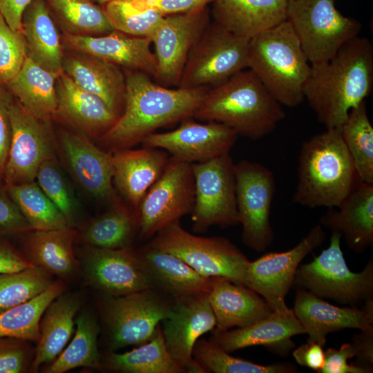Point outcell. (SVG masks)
<instances>
[{"mask_svg": "<svg viewBox=\"0 0 373 373\" xmlns=\"http://www.w3.org/2000/svg\"><path fill=\"white\" fill-rule=\"evenodd\" d=\"M193 359L205 372L215 373H292L296 367L287 363L257 364L233 356L211 340L199 338L193 350Z\"/></svg>", "mask_w": 373, "mask_h": 373, "instance_id": "cell-42", "label": "cell"}, {"mask_svg": "<svg viewBox=\"0 0 373 373\" xmlns=\"http://www.w3.org/2000/svg\"><path fill=\"white\" fill-rule=\"evenodd\" d=\"M91 1L94 3H97L99 4L104 6V4H106V3L109 2L111 0H91Z\"/></svg>", "mask_w": 373, "mask_h": 373, "instance_id": "cell-56", "label": "cell"}, {"mask_svg": "<svg viewBox=\"0 0 373 373\" xmlns=\"http://www.w3.org/2000/svg\"><path fill=\"white\" fill-rule=\"evenodd\" d=\"M293 312L309 338L323 347L328 334L346 328L373 330V299L362 308L337 307L311 292L297 288Z\"/></svg>", "mask_w": 373, "mask_h": 373, "instance_id": "cell-19", "label": "cell"}, {"mask_svg": "<svg viewBox=\"0 0 373 373\" xmlns=\"http://www.w3.org/2000/svg\"><path fill=\"white\" fill-rule=\"evenodd\" d=\"M162 322L165 345L172 358L186 372H205L193 359L192 353L198 340L216 326L209 294L174 300Z\"/></svg>", "mask_w": 373, "mask_h": 373, "instance_id": "cell-18", "label": "cell"}, {"mask_svg": "<svg viewBox=\"0 0 373 373\" xmlns=\"http://www.w3.org/2000/svg\"><path fill=\"white\" fill-rule=\"evenodd\" d=\"M26 57L22 33L12 30L0 13V84L6 86L17 75Z\"/></svg>", "mask_w": 373, "mask_h": 373, "instance_id": "cell-45", "label": "cell"}, {"mask_svg": "<svg viewBox=\"0 0 373 373\" xmlns=\"http://www.w3.org/2000/svg\"><path fill=\"white\" fill-rule=\"evenodd\" d=\"M12 137L4 175L8 185L34 182L40 166L52 160V142L41 120L19 102L10 104Z\"/></svg>", "mask_w": 373, "mask_h": 373, "instance_id": "cell-16", "label": "cell"}, {"mask_svg": "<svg viewBox=\"0 0 373 373\" xmlns=\"http://www.w3.org/2000/svg\"><path fill=\"white\" fill-rule=\"evenodd\" d=\"M39 267L0 274V312L27 302L44 291L52 283Z\"/></svg>", "mask_w": 373, "mask_h": 373, "instance_id": "cell-43", "label": "cell"}, {"mask_svg": "<svg viewBox=\"0 0 373 373\" xmlns=\"http://www.w3.org/2000/svg\"><path fill=\"white\" fill-rule=\"evenodd\" d=\"M66 33L102 35L114 30L103 8L91 0H46Z\"/></svg>", "mask_w": 373, "mask_h": 373, "instance_id": "cell-41", "label": "cell"}, {"mask_svg": "<svg viewBox=\"0 0 373 373\" xmlns=\"http://www.w3.org/2000/svg\"><path fill=\"white\" fill-rule=\"evenodd\" d=\"M58 76L27 56L17 75L6 86L25 109L46 122L57 113Z\"/></svg>", "mask_w": 373, "mask_h": 373, "instance_id": "cell-32", "label": "cell"}, {"mask_svg": "<svg viewBox=\"0 0 373 373\" xmlns=\"http://www.w3.org/2000/svg\"><path fill=\"white\" fill-rule=\"evenodd\" d=\"M35 265L7 245L0 246V274L15 272Z\"/></svg>", "mask_w": 373, "mask_h": 373, "instance_id": "cell-55", "label": "cell"}, {"mask_svg": "<svg viewBox=\"0 0 373 373\" xmlns=\"http://www.w3.org/2000/svg\"><path fill=\"white\" fill-rule=\"evenodd\" d=\"M373 47L356 36L343 45L327 61L311 65L304 99L326 128H340L350 110L371 93Z\"/></svg>", "mask_w": 373, "mask_h": 373, "instance_id": "cell-1", "label": "cell"}, {"mask_svg": "<svg viewBox=\"0 0 373 373\" xmlns=\"http://www.w3.org/2000/svg\"><path fill=\"white\" fill-rule=\"evenodd\" d=\"M211 23L208 6L164 16L151 37L157 61L155 82L178 86L189 54Z\"/></svg>", "mask_w": 373, "mask_h": 373, "instance_id": "cell-15", "label": "cell"}, {"mask_svg": "<svg viewBox=\"0 0 373 373\" xmlns=\"http://www.w3.org/2000/svg\"><path fill=\"white\" fill-rule=\"evenodd\" d=\"M75 231L68 227L35 230L26 244L29 260L48 273L60 276L71 274L77 261L73 249Z\"/></svg>", "mask_w": 373, "mask_h": 373, "instance_id": "cell-34", "label": "cell"}, {"mask_svg": "<svg viewBox=\"0 0 373 373\" xmlns=\"http://www.w3.org/2000/svg\"><path fill=\"white\" fill-rule=\"evenodd\" d=\"M56 92V115L82 129L104 135L119 117L100 97L78 86L64 72L57 79Z\"/></svg>", "mask_w": 373, "mask_h": 373, "instance_id": "cell-30", "label": "cell"}, {"mask_svg": "<svg viewBox=\"0 0 373 373\" xmlns=\"http://www.w3.org/2000/svg\"><path fill=\"white\" fill-rule=\"evenodd\" d=\"M115 30L135 36L150 37L164 16L151 9H140L126 0H111L103 6Z\"/></svg>", "mask_w": 373, "mask_h": 373, "instance_id": "cell-44", "label": "cell"}, {"mask_svg": "<svg viewBox=\"0 0 373 373\" xmlns=\"http://www.w3.org/2000/svg\"><path fill=\"white\" fill-rule=\"evenodd\" d=\"M148 244L176 256L203 276L222 277L245 285L249 260L224 237L198 236L176 221L159 231Z\"/></svg>", "mask_w": 373, "mask_h": 373, "instance_id": "cell-7", "label": "cell"}, {"mask_svg": "<svg viewBox=\"0 0 373 373\" xmlns=\"http://www.w3.org/2000/svg\"><path fill=\"white\" fill-rule=\"evenodd\" d=\"M213 21L251 39L287 20V0H215Z\"/></svg>", "mask_w": 373, "mask_h": 373, "instance_id": "cell-27", "label": "cell"}, {"mask_svg": "<svg viewBox=\"0 0 373 373\" xmlns=\"http://www.w3.org/2000/svg\"><path fill=\"white\" fill-rule=\"evenodd\" d=\"M191 164L195 187L193 230L202 233L213 225L238 224L234 162L229 153Z\"/></svg>", "mask_w": 373, "mask_h": 373, "instance_id": "cell-12", "label": "cell"}, {"mask_svg": "<svg viewBox=\"0 0 373 373\" xmlns=\"http://www.w3.org/2000/svg\"><path fill=\"white\" fill-rule=\"evenodd\" d=\"M305 334L293 309L273 311L267 317L247 327L233 330L214 329L210 339L225 351L232 352L261 345L276 354L285 356L295 344L291 337Z\"/></svg>", "mask_w": 373, "mask_h": 373, "instance_id": "cell-22", "label": "cell"}, {"mask_svg": "<svg viewBox=\"0 0 373 373\" xmlns=\"http://www.w3.org/2000/svg\"><path fill=\"white\" fill-rule=\"evenodd\" d=\"M10 198L35 230L68 227V221L35 182L8 185Z\"/></svg>", "mask_w": 373, "mask_h": 373, "instance_id": "cell-39", "label": "cell"}, {"mask_svg": "<svg viewBox=\"0 0 373 373\" xmlns=\"http://www.w3.org/2000/svg\"><path fill=\"white\" fill-rule=\"evenodd\" d=\"M79 305L75 296L61 294L48 306L40 321V336L30 368L32 372L55 360L62 352L73 334Z\"/></svg>", "mask_w": 373, "mask_h": 373, "instance_id": "cell-33", "label": "cell"}, {"mask_svg": "<svg viewBox=\"0 0 373 373\" xmlns=\"http://www.w3.org/2000/svg\"><path fill=\"white\" fill-rule=\"evenodd\" d=\"M292 202L336 207L359 180L338 128H326L303 142Z\"/></svg>", "mask_w": 373, "mask_h": 373, "instance_id": "cell-4", "label": "cell"}, {"mask_svg": "<svg viewBox=\"0 0 373 373\" xmlns=\"http://www.w3.org/2000/svg\"><path fill=\"white\" fill-rule=\"evenodd\" d=\"M135 251L153 289L174 300L209 293L212 278L202 276L176 256L149 244Z\"/></svg>", "mask_w": 373, "mask_h": 373, "instance_id": "cell-24", "label": "cell"}, {"mask_svg": "<svg viewBox=\"0 0 373 373\" xmlns=\"http://www.w3.org/2000/svg\"><path fill=\"white\" fill-rule=\"evenodd\" d=\"M193 117L181 121L179 127L165 133H153L142 142L144 146L162 149L180 161L203 162L229 153L237 133L216 122L201 124Z\"/></svg>", "mask_w": 373, "mask_h": 373, "instance_id": "cell-17", "label": "cell"}, {"mask_svg": "<svg viewBox=\"0 0 373 373\" xmlns=\"http://www.w3.org/2000/svg\"><path fill=\"white\" fill-rule=\"evenodd\" d=\"M62 69L78 86L100 97L120 116L124 106L126 83L118 66L76 52L64 57Z\"/></svg>", "mask_w": 373, "mask_h": 373, "instance_id": "cell-29", "label": "cell"}, {"mask_svg": "<svg viewBox=\"0 0 373 373\" xmlns=\"http://www.w3.org/2000/svg\"><path fill=\"white\" fill-rule=\"evenodd\" d=\"M138 231L136 211L116 206L94 220L87 227L84 238L93 247L106 249L129 248Z\"/></svg>", "mask_w": 373, "mask_h": 373, "instance_id": "cell-38", "label": "cell"}, {"mask_svg": "<svg viewBox=\"0 0 373 373\" xmlns=\"http://www.w3.org/2000/svg\"><path fill=\"white\" fill-rule=\"evenodd\" d=\"M125 83L122 113L101 137L113 151L142 142L159 128L193 117L209 88H169L146 73L128 69Z\"/></svg>", "mask_w": 373, "mask_h": 373, "instance_id": "cell-2", "label": "cell"}, {"mask_svg": "<svg viewBox=\"0 0 373 373\" xmlns=\"http://www.w3.org/2000/svg\"><path fill=\"white\" fill-rule=\"evenodd\" d=\"M69 49L105 60L128 70H139L154 78L157 61L151 49L150 37H135L113 30L102 35H76L66 33Z\"/></svg>", "mask_w": 373, "mask_h": 373, "instance_id": "cell-21", "label": "cell"}, {"mask_svg": "<svg viewBox=\"0 0 373 373\" xmlns=\"http://www.w3.org/2000/svg\"><path fill=\"white\" fill-rule=\"evenodd\" d=\"M64 290L62 283H52L34 298L0 312V337L37 342L42 315Z\"/></svg>", "mask_w": 373, "mask_h": 373, "instance_id": "cell-36", "label": "cell"}, {"mask_svg": "<svg viewBox=\"0 0 373 373\" xmlns=\"http://www.w3.org/2000/svg\"><path fill=\"white\" fill-rule=\"evenodd\" d=\"M12 99L4 86L0 84V174L4 171L12 137L9 113Z\"/></svg>", "mask_w": 373, "mask_h": 373, "instance_id": "cell-50", "label": "cell"}, {"mask_svg": "<svg viewBox=\"0 0 373 373\" xmlns=\"http://www.w3.org/2000/svg\"><path fill=\"white\" fill-rule=\"evenodd\" d=\"M36 179L41 190L69 221L74 211L73 200L63 175L52 160L45 161L40 166Z\"/></svg>", "mask_w": 373, "mask_h": 373, "instance_id": "cell-46", "label": "cell"}, {"mask_svg": "<svg viewBox=\"0 0 373 373\" xmlns=\"http://www.w3.org/2000/svg\"><path fill=\"white\" fill-rule=\"evenodd\" d=\"M236 198L242 239L258 251L273 242L270 215L276 184L273 172L260 163L242 160L234 163Z\"/></svg>", "mask_w": 373, "mask_h": 373, "instance_id": "cell-10", "label": "cell"}, {"mask_svg": "<svg viewBox=\"0 0 373 373\" xmlns=\"http://www.w3.org/2000/svg\"><path fill=\"white\" fill-rule=\"evenodd\" d=\"M61 146L69 167L82 187L97 198L113 200L112 154L73 133H62Z\"/></svg>", "mask_w": 373, "mask_h": 373, "instance_id": "cell-26", "label": "cell"}, {"mask_svg": "<svg viewBox=\"0 0 373 373\" xmlns=\"http://www.w3.org/2000/svg\"><path fill=\"white\" fill-rule=\"evenodd\" d=\"M26 341L0 337V373H20L26 371L28 363Z\"/></svg>", "mask_w": 373, "mask_h": 373, "instance_id": "cell-47", "label": "cell"}, {"mask_svg": "<svg viewBox=\"0 0 373 373\" xmlns=\"http://www.w3.org/2000/svg\"><path fill=\"white\" fill-rule=\"evenodd\" d=\"M341 238L332 233L327 249L312 262L300 265L292 287L350 306L364 304L373 299V260L370 259L361 271H352L341 250Z\"/></svg>", "mask_w": 373, "mask_h": 373, "instance_id": "cell-6", "label": "cell"}, {"mask_svg": "<svg viewBox=\"0 0 373 373\" xmlns=\"http://www.w3.org/2000/svg\"><path fill=\"white\" fill-rule=\"evenodd\" d=\"M320 344L307 341L293 351L292 356L298 364L320 372L325 362V352Z\"/></svg>", "mask_w": 373, "mask_h": 373, "instance_id": "cell-53", "label": "cell"}, {"mask_svg": "<svg viewBox=\"0 0 373 373\" xmlns=\"http://www.w3.org/2000/svg\"><path fill=\"white\" fill-rule=\"evenodd\" d=\"M339 130L359 180L373 184V127L365 100L350 110Z\"/></svg>", "mask_w": 373, "mask_h": 373, "instance_id": "cell-37", "label": "cell"}, {"mask_svg": "<svg viewBox=\"0 0 373 373\" xmlns=\"http://www.w3.org/2000/svg\"><path fill=\"white\" fill-rule=\"evenodd\" d=\"M249 40L211 22L191 50L178 87L213 86L247 68Z\"/></svg>", "mask_w": 373, "mask_h": 373, "instance_id": "cell-9", "label": "cell"}, {"mask_svg": "<svg viewBox=\"0 0 373 373\" xmlns=\"http://www.w3.org/2000/svg\"><path fill=\"white\" fill-rule=\"evenodd\" d=\"M209 300L218 330L247 327L273 312L267 301L253 289L222 277L212 278Z\"/></svg>", "mask_w": 373, "mask_h": 373, "instance_id": "cell-28", "label": "cell"}, {"mask_svg": "<svg viewBox=\"0 0 373 373\" xmlns=\"http://www.w3.org/2000/svg\"><path fill=\"white\" fill-rule=\"evenodd\" d=\"M33 0H0V13L15 31L22 33V17Z\"/></svg>", "mask_w": 373, "mask_h": 373, "instance_id": "cell-54", "label": "cell"}, {"mask_svg": "<svg viewBox=\"0 0 373 373\" xmlns=\"http://www.w3.org/2000/svg\"><path fill=\"white\" fill-rule=\"evenodd\" d=\"M27 56L46 69L60 75L64 54L60 37L46 0H33L22 17Z\"/></svg>", "mask_w": 373, "mask_h": 373, "instance_id": "cell-31", "label": "cell"}, {"mask_svg": "<svg viewBox=\"0 0 373 373\" xmlns=\"http://www.w3.org/2000/svg\"><path fill=\"white\" fill-rule=\"evenodd\" d=\"M352 343L356 349V361L352 363L365 373L373 372V330H361L354 334Z\"/></svg>", "mask_w": 373, "mask_h": 373, "instance_id": "cell-52", "label": "cell"}, {"mask_svg": "<svg viewBox=\"0 0 373 373\" xmlns=\"http://www.w3.org/2000/svg\"><path fill=\"white\" fill-rule=\"evenodd\" d=\"M287 20L311 65L329 60L362 28L342 15L334 0H287Z\"/></svg>", "mask_w": 373, "mask_h": 373, "instance_id": "cell-8", "label": "cell"}, {"mask_svg": "<svg viewBox=\"0 0 373 373\" xmlns=\"http://www.w3.org/2000/svg\"><path fill=\"white\" fill-rule=\"evenodd\" d=\"M28 228H30V226L18 206L10 195L0 190V232L20 231Z\"/></svg>", "mask_w": 373, "mask_h": 373, "instance_id": "cell-51", "label": "cell"}, {"mask_svg": "<svg viewBox=\"0 0 373 373\" xmlns=\"http://www.w3.org/2000/svg\"><path fill=\"white\" fill-rule=\"evenodd\" d=\"M193 117L221 123L238 135L258 140L272 133L285 113L255 74L244 69L208 88Z\"/></svg>", "mask_w": 373, "mask_h": 373, "instance_id": "cell-3", "label": "cell"}, {"mask_svg": "<svg viewBox=\"0 0 373 373\" xmlns=\"http://www.w3.org/2000/svg\"><path fill=\"white\" fill-rule=\"evenodd\" d=\"M320 224L343 237L347 246L363 254L373 245V184L357 181L336 207L327 208Z\"/></svg>", "mask_w": 373, "mask_h": 373, "instance_id": "cell-23", "label": "cell"}, {"mask_svg": "<svg viewBox=\"0 0 373 373\" xmlns=\"http://www.w3.org/2000/svg\"><path fill=\"white\" fill-rule=\"evenodd\" d=\"M105 364L110 370L128 373L186 372L169 354L160 327L151 340L128 352L111 353Z\"/></svg>", "mask_w": 373, "mask_h": 373, "instance_id": "cell-35", "label": "cell"}, {"mask_svg": "<svg viewBox=\"0 0 373 373\" xmlns=\"http://www.w3.org/2000/svg\"><path fill=\"white\" fill-rule=\"evenodd\" d=\"M356 356V349L352 343H346L339 349L328 348L325 352V362L319 373H365L347 361Z\"/></svg>", "mask_w": 373, "mask_h": 373, "instance_id": "cell-49", "label": "cell"}, {"mask_svg": "<svg viewBox=\"0 0 373 373\" xmlns=\"http://www.w3.org/2000/svg\"><path fill=\"white\" fill-rule=\"evenodd\" d=\"M194 200L192 164L170 156L162 173L138 207L140 238L150 239L163 228L191 214Z\"/></svg>", "mask_w": 373, "mask_h": 373, "instance_id": "cell-11", "label": "cell"}, {"mask_svg": "<svg viewBox=\"0 0 373 373\" xmlns=\"http://www.w3.org/2000/svg\"><path fill=\"white\" fill-rule=\"evenodd\" d=\"M74 338L67 347L45 369L46 373H64L79 367L101 366L97 351L98 326L95 319L83 314L76 319Z\"/></svg>", "mask_w": 373, "mask_h": 373, "instance_id": "cell-40", "label": "cell"}, {"mask_svg": "<svg viewBox=\"0 0 373 373\" xmlns=\"http://www.w3.org/2000/svg\"><path fill=\"white\" fill-rule=\"evenodd\" d=\"M325 239L323 227L317 224L291 249L270 252L249 261L245 285L261 296L273 311L287 310L285 298L293 285L300 263L307 254L320 247Z\"/></svg>", "mask_w": 373, "mask_h": 373, "instance_id": "cell-14", "label": "cell"}, {"mask_svg": "<svg viewBox=\"0 0 373 373\" xmlns=\"http://www.w3.org/2000/svg\"><path fill=\"white\" fill-rule=\"evenodd\" d=\"M166 296L152 289L122 296L108 295L103 314L112 348L140 345L151 340L173 305Z\"/></svg>", "mask_w": 373, "mask_h": 373, "instance_id": "cell-13", "label": "cell"}, {"mask_svg": "<svg viewBox=\"0 0 373 373\" xmlns=\"http://www.w3.org/2000/svg\"><path fill=\"white\" fill-rule=\"evenodd\" d=\"M169 157L166 151L147 146L113 151V182L137 213L142 198L162 173Z\"/></svg>", "mask_w": 373, "mask_h": 373, "instance_id": "cell-25", "label": "cell"}, {"mask_svg": "<svg viewBox=\"0 0 373 373\" xmlns=\"http://www.w3.org/2000/svg\"><path fill=\"white\" fill-rule=\"evenodd\" d=\"M89 282L109 296H122L152 285L134 249L93 247L84 262Z\"/></svg>", "mask_w": 373, "mask_h": 373, "instance_id": "cell-20", "label": "cell"}, {"mask_svg": "<svg viewBox=\"0 0 373 373\" xmlns=\"http://www.w3.org/2000/svg\"><path fill=\"white\" fill-rule=\"evenodd\" d=\"M140 9H151L163 16L193 11L215 0H126Z\"/></svg>", "mask_w": 373, "mask_h": 373, "instance_id": "cell-48", "label": "cell"}, {"mask_svg": "<svg viewBox=\"0 0 373 373\" xmlns=\"http://www.w3.org/2000/svg\"><path fill=\"white\" fill-rule=\"evenodd\" d=\"M247 68L282 106L304 100L311 64L287 20L249 40Z\"/></svg>", "mask_w": 373, "mask_h": 373, "instance_id": "cell-5", "label": "cell"}]
</instances>
